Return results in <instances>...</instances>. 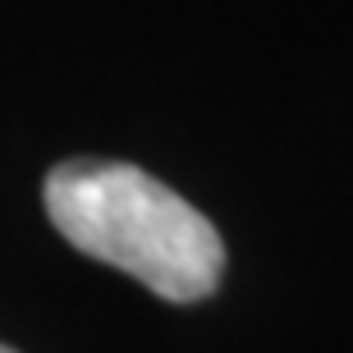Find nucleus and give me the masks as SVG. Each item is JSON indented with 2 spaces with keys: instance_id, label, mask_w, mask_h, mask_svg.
I'll return each instance as SVG.
<instances>
[{
  "instance_id": "obj_2",
  "label": "nucleus",
  "mask_w": 353,
  "mask_h": 353,
  "mask_svg": "<svg viewBox=\"0 0 353 353\" xmlns=\"http://www.w3.org/2000/svg\"><path fill=\"white\" fill-rule=\"evenodd\" d=\"M0 353H14V349H5V344H0Z\"/></svg>"
},
{
  "instance_id": "obj_1",
  "label": "nucleus",
  "mask_w": 353,
  "mask_h": 353,
  "mask_svg": "<svg viewBox=\"0 0 353 353\" xmlns=\"http://www.w3.org/2000/svg\"><path fill=\"white\" fill-rule=\"evenodd\" d=\"M46 216L79 252L115 266L165 303L216 294L225 243L216 225L129 161H65L46 174Z\"/></svg>"
}]
</instances>
